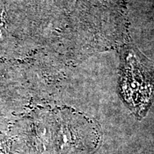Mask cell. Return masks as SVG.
<instances>
[{"instance_id":"obj_1","label":"cell","mask_w":154,"mask_h":154,"mask_svg":"<svg viewBox=\"0 0 154 154\" xmlns=\"http://www.w3.org/2000/svg\"><path fill=\"white\" fill-rule=\"evenodd\" d=\"M121 91L138 115H143L154 100V63L135 49L125 56Z\"/></svg>"}]
</instances>
